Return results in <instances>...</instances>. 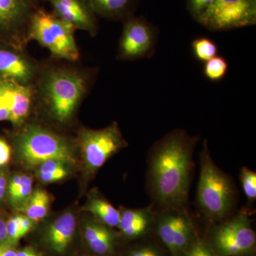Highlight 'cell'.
<instances>
[{
	"instance_id": "cell-1",
	"label": "cell",
	"mask_w": 256,
	"mask_h": 256,
	"mask_svg": "<svg viewBox=\"0 0 256 256\" xmlns=\"http://www.w3.org/2000/svg\"><path fill=\"white\" fill-rule=\"evenodd\" d=\"M198 140V136L174 130L152 148L150 186L153 198L164 210L183 208L188 202L194 150Z\"/></svg>"
},
{
	"instance_id": "cell-2",
	"label": "cell",
	"mask_w": 256,
	"mask_h": 256,
	"mask_svg": "<svg viewBox=\"0 0 256 256\" xmlns=\"http://www.w3.org/2000/svg\"><path fill=\"white\" fill-rule=\"evenodd\" d=\"M228 175L212 160L206 140L200 153V175L197 202L204 214L212 222H222L232 212L235 200Z\"/></svg>"
},
{
	"instance_id": "cell-3",
	"label": "cell",
	"mask_w": 256,
	"mask_h": 256,
	"mask_svg": "<svg viewBox=\"0 0 256 256\" xmlns=\"http://www.w3.org/2000/svg\"><path fill=\"white\" fill-rule=\"evenodd\" d=\"M16 150L22 162L28 168L40 166L50 160L65 164L75 162L72 148L65 140L37 126H28L20 133Z\"/></svg>"
},
{
	"instance_id": "cell-4",
	"label": "cell",
	"mask_w": 256,
	"mask_h": 256,
	"mask_svg": "<svg viewBox=\"0 0 256 256\" xmlns=\"http://www.w3.org/2000/svg\"><path fill=\"white\" fill-rule=\"evenodd\" d=\"M204 238L220 256H256V234L246 212L212 226Z\"/></svg>"
},
{
	"instance_id": "cell-5",
	"label": "cell",
	"mask_w": 256,
	"mask_h": 256,
	"mask_svg": "<svg viewBox=\"0 0 256 256\" xmlns=\"http://www.w3.org/2000/svg\"><path fill=\"white\" fill-rule=\"evenodd\" d=\"M30 35L58 58L78 60L79 52L74 38L72 25L55 14L43 10L35 11L30 20Z\"/></svg>"
},
{
	"instance_id": "cell-6",
	"label": "cell",
	"mask_w": 256,
	"mask_h": 256,
	"mask_svg": "<svg viewBox=\"0 0 256 256\" xmlns=\"http://www.w3.org/2000/svg\"><path fill=\"white\" fill-rule=\"evenodd\" d=\"M153 234L171 256H182L198 235L190 216L183 208L164 210L156 216Z\"/></svg>"
},
{
	"instance_id": "cell-7",
	"label": "cell",
	"mask_w": 256,
	"mask_h": 256,
	"mask_svg": "<svg viewBox=\"0 0 256 256\" xmlns=\"http://www.w3.org/2000/svg\"><path fill=\"white\" fill-rule=\"evenodd\" d=\"M85 92V82L70 72L50 74L45 84L46 98L52 114L62 122L68 120Z\"/></svg>"
},
{
	"instance_id": "cell-8",
	"label": "cell",
	"mask_w": 256,
	"mask_h": 256,
	"mask_svg": "<svg viewBox=\"0 0 256 256\" xmlns=\"http://www.w3.org/2000/svg\"><path fill=\"white\" fill-rule=\"evenodd\" d=\"M198 23L212 31H227L256 23V0H214Z\"/></svg>"
},
{
	"instance_id": "cell-9",
	"label": "cell",
	"mask_w": 256,
	"mask_h": 256,
	"mask_svg": "<svg viewBox=\"0 0 256 256\" xmlns=\"http://www.w3.org/2000/svg\"><path fill=\"white\" fill-rule=\"evenodd\" d=\"M126 144L116 122L104 129L82 131L80 146L87 170L90 173L97 171Z\"/></svg>"
},
{
	"instance_id": "cell-10",
	"label": "cell",
	"mask_w": 256,
	"mask_h": 256,
	"mask_svg": "<svg viewBox=\"0 0 256 256\" xmlns=\"http://www.w3.org/2000/svg\"><path fill=\"white\" fill-rule=\"evenodd\" d=\"M156 28L143 18H126L120 41L119 56L122 60L150 58L156 52Z\"/></svg>"
},
{
	"instance_id": "cell-11",
	"label": "cell",
	"mask_w": 256,
	"mask_h": 256,
	"mask_svg": "<svg viewBox=\"0 0 256 256\" xmlns=\"http://www.w3.org/2000/svg\"><path fill=\"white\" fill-rule=\"evenodd\" d=\"M0 100L10 111V120L20 124L28 116L31 106V92L28 87L12 80L0 82Z\"/></svg>"
},
{
	"instance_id": "cell-12",
	"label": "cell",
	"mask_w": 256,
	"mask_h": 256,
	"mask_svg": "<svg viewBox=\"0 0 256 256\" xmlns=\"http://www.w3.org/2000/svg\"><path fill=\"white\" fill-rule=\"evenodd\" d=\"M117 228L128 240H138L152 235L156 216L151 207L120 212Z\"/></svg>"
},
{
	"instance_id": "cell-13",
	"label": "cell",
	"mask_w": 256,
	"mask_h": 256,
	"mask_svg": "<svg viewBox=\"0 0 256 256\" xmlns=\"http://www.w3.org/2000/svg\"><path fill=\"white\" fill-rule=\"evenodd\" d=\"M60 20L74 28L94 33L96 30L94 12L84 0H48Z\"/></svg>"
},
{
	"instance_id": "cell-14",
	"label": "cell",
	"mask_w": 256,
	"mask_h": 256,
	"mask_svg": "<svg viewBox=\"0 0 256 256\" xmlns=\"http://www.w3.org/2000/svg\"><path fill=\"white\" fill-rule=\"evenodd\" d=\"M84 238L89 249L98 256H114L118 236L110 227L99 222H87L84 226Z\"/></svg>"
},
{
	"instance_id": "cell-15",
	"label": "cell",
	"mask_w": 256,
	"mask_h": 256,
	"mask_svg": "<svg viewBox=\"0 0 256 256\" xmlns=\"http://www.w3.org/2000/svg\"><path fill=\"white\" fill-rule=\"evenodd\" d=\"M76 220L73 214L67 212L60 216L48 227L46 240L52 252L63 254L73 240Z\"/></svg>"
},
{
	"instance_id": "cell-16",
	"label": "cell",
	"mask_w": 256,
	"mask_h": 256,
	"mask_svg": "<svg viewBox=\"0 0 256 256\" xmlns=\"http://www.w3.org/2000/svg\"><path fill=\"white\" fill-rule=\"evenodd\" d=\"M33 0H0V28L18 26L31 18Z\"/></svg>"
},
{
	"instance_id": "cell-17",
	"label": "cell",
	"mask_w": 256,
	"mask_h": 256,
	"mask_svg": "<svg viewBox=\"0 0 256 256\" xmlns=\"http://www.w3.org/2000/svg\"><path fill=\"white\" fill-rule=\"evenodd\" d=\"M31 66L20 56L0 50V75L8 80L24 84L31 78Z\"/></svg>"
},
{
	"instance_id": "cell-18",
	"label": "cell",
	"mask_w": 256,
	"mask_h": 256,
	"mask_svg": "<svg viewBox=\"0 0 256 256\" xmlns=\"http://www.w3.org/2000/svg\"><path fill=\"white\" fill-rule=\"evenodd\" d=\"M96 14L110 18H128L132 16L136 0H84Z\"/></svg>"
},
{
	"instance_id": "cell-19",
	"label": "cell",
	"mask_w": 256,
	"mask_h": 256,
	"mask_svg": "<svg viewBox=\"0 0 256 256\" xmlns=\"http://www.w3.org/2000/svg\"><path fill=\"white\" fill-rule=\"evenodd\" d=\"M33 181L26 174H16L8 185V194L12 206L22 210L32 194Z\"/></svg>"
},
{
	"instance_id": "cell-20",
	"label": "cell",
	"mask_w": 256,
	"mask_h": 256,
	"mask_svg": "<svg viewBox=\"0 0 256 256\" xmlns=\"http://www.w3.org/2000/svg\"><path fill=\"white\" fill-rule=\"evenodd\" d=\"M86 210L95 216L100 223L110 228L118 227L120 213L108 202L99 196L92 197Z\"/></svg>"
},
{
	"instance_id": "cell-21",
	"label": "cell",
	"mask_w": 256,
	"mask_h": 256,
	"mask_svg": "<svg viewBox=\"0 0 256 256\" xmlns=\"http://www.w3.org/2000/svg\"><path fill=\"white\" fill-rule=\"evenodd\" d=\"M50 205L48 193L44 190H36L32 192L30 200L22 210L32 222H38L46 216Z\"/></svg>"
},
{
	"instance_id": "cell-22",
	"label": "cell",
	"mask_w": 256,
	"mask_h": 256,
	"mask_svg": "<svg viewBox=\"0 0 256 256\" xmlns=\"http://www.w3.org/2000/svg\"><path fill=\"white\" fill-rule=\"evenodd\" d=\"M138 242L126 252V256H171L156 237L150 236Z\"/></svg>"
},
{
	"instance_id": "cell-23",
	"label": "cell",
	"mask_w": 256,
	"mask_h": 256,
	"mask_svg": "<svg viewBox=\"0 0 256 256\" xmlns=\"http://www.w3.org/2000/svg\"><path fill=\"white\" fill-rule=\"evenodd\" d=\"M192 50L195 58L203 63L217 56L218 50L216 44L213 40L204 36L198 37L193 40Z\"/></svg>"
},
{
	"instance_id": "cell-24",
	"label": "cell",
	"mask_w": 256,
	"mask_h": 256,
	"mask_svg": "<svg viewBox=\"0 0 256 256\" xmlns=\"http://www.w3.org/2000/svg\"><path fill=\"white\" fill-rule=\"evenodd\" d=\"M228 64L222 56H216L212 60L205 62L204 74L208 80L218 82L223 80L228 73Z\"/></svg>"
},
{
	"instance_id": "cell-25",
	"label": "cell",
	"mask_w": 256,
	"mask_h": 256,
	"mask_svg": "<svg viewBox=\"0 0 256 256\" xmlns=\"http://www.w3.org/2000/svg\"><path fill=\"white\" fill-rule=\"evenodd\" d=\"M182 256H220L210 246L204 237L198 234L192 240Z\"/></svg>"
},
{
	"instance_id": "cell-26",
	"label": "cell",
	"mask_w": 256,
	"mask_h": 256,
	"mask_svg": "<svg viewBox=\"0 0 256 256\" xmlns=\"http://www.w3.org/2000/svg\"><path fill=\"white\" fill-rule=\"evenodd\" d=\"M240 180L242 190L250 202H254L256 198V174L248 168H242L240 171Z\"/></svg>"
},
{
	"instance_id": "cell-27",
	"label": "cell",
	"mask_w": 256,
	"mask_h": 256,
	"mask_svg": "<svg viewBox=\"0 0 256 256\" xmlns=\"http://www.w3.org/2000/svg\"><path fill=\"white\" fill-rule=\"evenodd\" d=\"M214 1V0H186L188 12L198 22Z\"/></svg>"
},
{
	"instance_id": "cell-28",
	"label": "cell",
	"mask_w": 256,
	"mask_h": 256,
	"mask_svg": "<svg viewBox=\"0 0 256 256\" xmlns=\"http://www.w3.org/2000/svg\"><path fill=\"white\" fill-rule=\"evenodd\" d=\"M20 215H15L11 217L6 222L8 227V242L15 245L22 238L20 234V224H18Z\"/></svg>"
},
{
	"instance_id": "cell-29",
	"label": "cell",
	"mask_w": 256,
	"mask_h": 256,
	"mask_svg": "<svg viewBox=\"0 0 256 256\" xmlns=\"http://www.w3.org/2000/svg\"><path fill=\"white\" fill-rule=\"evenodd\" d=\"M65 163L56 160H50L40 165L38 174L40 173H52L60 171L65 168Z\"/></svg>"
},
{
	"instance_id": "cell-30",
	"label": "cell",
	"mask_w": 256,
	"mask_h": 256,
	"mask_svg": "<svg viewBox=\"0 0 256 256\" xmlns=\"http://www.w3.org/2000/svg\"><path fill=\"white\" fill-rule=\"evenodd\" d=\"M67 174H68V172L66 168H64V169L55 172L40 173L38 174V178L43 182L54 183L63 180L67 176Z\"/></svg>"
},
{
	"instance_id": "cell-31",
	"label": "cell",
	"mask_w": 256,
	"mask_h": 256,
	"mask_svg": "<svg viewBox=\"0 0 256 256\" xmlns=\"http://www.w3.org/2000/svg\"><path fill=\"white\" fill-rule=\"evenodd\" d=\"M11 156V146L4 140L0 139V166L8 164Z\"/></svg>"
},
{
	"instance_id": "cell-32",
	"label": "cell",
	"mask_w": 256,
	"mask_h": 256,
	"mask_svg": "<svg viewBox=\"0 0 256 256\" xmlns=\"http://www.w3.org/2000/svg\"><path fill=\"white\" fill-rule=\"evenodd\" d=\"M18 224H20V234L22 238L28 233L33 226V222L30 220L26 216L20 215L18 218Z\"/></svg>"
},
{
	"instance_id": "cell-33",
	"label": "cell",
	"mask_w": 256,
	"mask_h": 256,
	"mask_svg": "<svg viewBox=\"0 0 256 256\" xmlns=\"http://www.w3.org/2000/svg\"><path fill=\"white\" fill-rule=\"evenodd\" d=\"M16 252L14 244L8 242L0 244V256H16Z\"/></svg>"
},
{
	"instance_id": "cell-34",
	"label": "cell",
	"mask_w": 256,
	"mask_h": 256,
	"mask_svg": "<svg viewBox=\"0 0 256 256\" xmlns=\"http://www.w3.org/2000/svg\"><path fill=\"white\" fill-rule=\"evenodd\" d=\"M8 180H6V175L4 173L0 172V203L4 198L6 194V190H8Z\"/></svg>"
},
{
	"instance_id": "cell-35",
	"label": "cell",
	"mask_w": 256,
	"mask_h": 256,
	"mask_svg": "<svg viewBox=\"0 0 256 256\" xmlns=\"http://www.w3.org/2000/svg\"><path fill=\"white\" fill-rule=\"evenodd\" d=\"M8 242V227L6 222L0 218V244Z\"/></svg>"
},
{
	"instance_id": "cell-36",
	"label": "cell",
	"mask_w": 256,
	"mask_h": 256,
	"mask_svg": "<svg viewBox=\"0 0 256 256\" xmlns=\"http://www.w3.org/2000/svg\"><path fill=\"white\" fill-rule=\"evenodd\" d=\"M10 114L8 108L0 100V122L4 120H10Z\"/></svg>"
},
{
	"instance_id": "cell-37",
	"label": "cell",
	"mask_w": 256,
	"mask_h": 256,
	"mask_svg": "<svg viewBox=\"0 0 256 256\" xmlns=\"http://www.w3.org/2000/svg\"><path fill=\"white\" fill-rule=\"evenodd\" d=\"M16 256H41L31 247L25 248L16 252Z\"/></svg>"
},
{
	"instance_id": "cell-38",
	"label": "cell",
	"mask_w": 256,
	"mask_h": 256,
	"mask_svg": "<svg viewBox=\"0 0 256 256\" xmlns=\"http://www.w3.org/2000/svg\"></svg>"
}]
</instances>
